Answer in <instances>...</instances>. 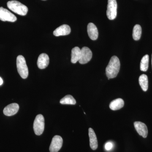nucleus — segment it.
Instances as JSON below:
<instances>
[{"label":"nucleus","mask_w":152,"mask_h":152,"mask_svg":"<svg viewBox=\"0 0 152 152\" xmlns=\"http://www.w3.org/2000/svg\"><path fill=\"white\" fill-rule=\"evenodd\" d=\"M120 66L121 64L118 57L116 56L112 57L106 69V75L109 80L117 77L119 72Z\"/></svg>","instance_id":"1"},{"label":"nucleus","mask_w":152,"mask_h":152,"mask_svg":"<svg viewBox=\"0 0 152 152\" xmlns=\"http://www.w3.org/2000/svg\"><path fill=\"white\" fill-rule=\"evenodd\" d=\"M7 5L9 9L18 15L25 16L27 14V7L18 1H10L8 2Z\"/></svg>","instance_id":"2"},{"label":"nucleus","mask_w":152,"mask_h":152,"mask_svg":"<svg viewBox=\"0 0 152 152\" xmlns=\"http://www.w3.org/2000/svg\"><path fill=\"white\" fill-rule=\"evenodd\" d=\"M17 67L18 72L23 79H26L28 75V70L26 60L23 56H18L17 58Z\"/></svg>","instance_id":"3"},{"label":"nucleus","mask_w":152,"mask_h":152,"mask_svg":"<svg viewBox=\"0 0 152 152\" xmlns=\"http://www.w3.org/2000/svg\"><path fill=\"white\" fill-rule=\"evenodd\" d=\"M35 134L37 135H41L45 129V119L41 114H39L36 116L33 125Z\"/></svg>","instance_id":"4"},{"label":"nucleus","mask_w":152,"mask_h":152,"mask_svg":"<svg viewBox=\"0 0 152 152\" xmlns=\"http://www.w3.org/2000/svg\"><path fill=\"white\" fill-rule=\"evenodd\" d=\"M117 3L116 0H108L107 15L110 20H113L116 18Z\"/></svg>","instance_id":"5"},{"label":"nucleus","mask_w":152,"mask_h":152,"mask_svg":"<svg viewBox=\"0 0 152 152\" xmlns=\"http://www.w3.org/2000/svg\"><path fill=\"white\" fill-rule=\"evenodd\" d=\"M16 17L8 10L0 7V20L3 21L15 22L17 20Z\"/></svg>","instance_id":"6"},{"label":"nucleus","mask_w":152,"mask_h":152,"mask_svg":"<svg viewBox=\"0 0 152 152\" xmlns=\"http://www.w3.org/2000/svg\"><path fill=\"white\" fill-rule=\"evenodd\" d=\"M62 138L60 136L56 135L52 139L50 147V152H58L61 148L63 145Z\"/></svg>","instance_id":"7"},{"label":"nucleus","mask_w":152,"mask_h":152,"mask_svg":"<svg viewBox=\"0 0 152 152\" xmlns=\"http://www.w3.org/2000/svg\"><path fill=\"white\" fill-rule=\"evenodd\" d=\"M92 57V53L88 48L84 47L81 49V55L79 63L84 64L89 62Z\"/></svg>","instance_id":"8"},{"label":"nucleus","mask_w":152,"mask_h":152,"mask_svg":"<svg viewBox=\"0 0 152 152\" xmlns=\"http://www.w3.org/2000/svg\"><path fill=\"white\" fill-rule=\"evenodd\" d=\"M134 126L136 131L143 138H146L148 134V128L144 123L140 121H136L134 123Z\"/></svg>","instance_id":"9"},{"label":"nucleus","mask_w":152,"mask_h":152,"mask_svg":"<svg viewBox=\"0 0 152 152\" xmlns=\"http://www.w3.org/2000/svg\"><path fill=\"white\" fill-rule=\"evenodd\" d=\"M19 106L18 104L12 103L10 104L6 107L4 109V114L7 116L14 115L18 111Z\"/></svg>","instance_id":"10"},{"label":"nucleus","mask_w":152,"mask_h":152,"mask_svg":"<svg viewBox=\"0 0 152 152\" xmlns=\"http://www.w3.org/2000/svg\"><path fill=\"white\" fill-rule=\"evenodd\" d=\"M71 31V28L69 26L67 25H63L54 31L53 34L56 37L67 35L69 34Z\"/></svg>","instance_id":"11"},{"label":"nucleus","mask_w":152,"mask_h":152,"mask_svg":"<svg viewBox=\"0 0 152 152\" xmlns=\"http://www.w3.org/2000/svg\"><path fill=\"white\" fill-rule=\"evenodd\" d=\"M50 59L48 56L45 53L39 55L37 61V66L40 69H45L48 66Z\"/></svg>","instance_id":"12"},{"label":"nucleus","mask_w":152,"mask_h":152,"mask_svg":"<svg viewBox=\"0 0 152 152\" xmlns=\"http://www.w3.org/2000/svg\"><path fill=\"white\" fill-rule=\"evenodd\" d=\"M88 34L91 39L96 40L97 39L99 33L96 26L93 23H90L87 27Z\"/></svg>","instance_id":"13"},{"label":"nucleus","mask_w":152,"mask_h":152,"mask_svg":"<svg viewBox=\"0 0 152 152\" xmlns=\"http://www.w3.org/2000/svg\"><path fill=\"white\" fill-rule=\"evenodd\" d=\"M88 133L90 147L93 150H96L98 146V141L94 131L92 128H90L89 129Z\"/></svg>","instance_id":"14"},{"label":"nucleus","mask_w":152,"mask_h":152,"mask_svg":"<svg viewBox=\"0 0 152 152\" xmlns=\"http://www.w3.org/2000/svg\"><path fill=\"white\" fill-rule=\"evenodd\" d=\"M81 55V50L78 47H76L72 49L71 55V62L73 64H75L79 61Z\"/></svg>","instance_id":"15"},{"label":"nucleus","mask_w":152,"mask_h":152,"mask_svg":"<svg viewBox=\"0 0 152 152\" xmlns=\"http://www.w3.org/2000/svg\"><path fill=\"white\" fill-rule=\"evenodd\" d=\"M124 102L122 99H117L112 101L110 104V108L113 110H120L124 107Z\"/></svg>","instance_id":"16"},{"label":"nucleus","mask_w":152,"mask_h":152,"mask_svg":"<svg viewBox=\"0 0 152 152\" xmlns=\"http://www.w3.org/2000/svg\"><path fill=\"white\" fill-rule=\"evenodd\" d=\"M139 83L144 91H146L148 88V76L143 74L140 76L139 79Z\"/></svg>","instance_id":"17"},{"label":"nucleus","mask_w":152,"mask_h":152,"mask_svg":"<svg viewBox=\"0 0 152 152\" xmlns=\"http://www.w3.org/2000/svg\"><path fill=\"white\" fill-rule=\"evenodd\" d=\"M142 28L140 25L137 24L134 26L133 31V38L134 40L140 39L142 35Z\"/></svg>","instance_id":"18"},{"label":"nucleus","mask_w":152,"mask_h":152,"mask_svg":"<svg viewBox=\"0 0 152 152\" xmlns=\"http://www.w3.org/2000/svg\"><path fill=\"white\" fill-rule=\"evenodd\" d=\"M60 103L62 104L75 105L76 103V101L72 96L68 95L60 100Z\"/></svg>","instance_id":"19"},{"label":"nucleus","mask_w":152,"mask_h":152,"mask_svg":"<svg viewBox=\"0 0 152 152\" xmlns=\"http://www.w3.org/2000/svg\"><path fill=\"white\" fill-rule=\"evenodd\" d=\"M149 56L148 55H146L142 58L141 61L140 66L141 71L146 72L148 70L149 66Z\"/></svg>","instance_id":"20"},{"label":"nucleus","mask_w":152,"mask_h":152,"mask_svg":"<svg viewBox=\"0 0 152 152\" xmlns=\"http://www.w3.org/2000/svg\"><path fill=\"white\" fill-rule=\"evenodd\" d=\"M113 147V144L110 142H108L105 145V148L107 151H110L111 150Z\"/></svg>","instance_id":"21"},{"label":"nucleus","mask_w":152,"mask_h":152,"mask_svg":"<svg viewBox=\"0 0 152 152\" xmlns=\"http://www.w3.org/2000/svg\"><path fill=\"white\" fill-rule=\"evenodd\" d=\"M3 80L0 77V86L3 84Z\"/></svg>","instance_id":"22"},{"label":"nucleus","mask_w":152,"mask_h":152,"mask_svg":"<svg viewBox=\"0 0 152 152\" xmlns=\"http://www.w3.org/2000/svg\"></svg>","instance_id":"23"},{"label":"nucleus","mask_w":152,"mask_h":152,"mask_svg":"<svg viewBox=\"0 0 152 152\" xmlns=\"http://www.w3.org/2000/svg\"><path fill=\"white\" fill-rule=\"evenodd\" d=\"M43 1H45V0H43Z\"/></svg>","instance_id":"24"}]
</instances>
